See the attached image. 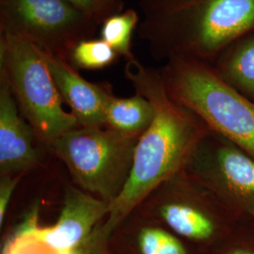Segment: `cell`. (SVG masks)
<instances>
[{
  "label": "cell",
  "mask_w": 254,
  "mask_h": 254,
  "mask_svg": "<svg viewBox=\"0 0 254 254\" xmlns=\"http://www.w3.org/2000/svg\"><path fill=\"white\" fill-rule=\"evenodd\" d=\"M125 74L135 91L152 103L154 117L137 141L129 180L109 206L104 226L110 236L157 186L185 169L200 140L213 132L197 114L170 96L159 69L133 58L127 61Z\"/></svg>",
  "instance_id": "1"
},
{
  "label": "cell",
  "mask_w": 254,
  "mask_h": 254,
  "mask_svg": "<svg viewBox=\"0 0 254 254\" xmlns=\"http://www.w3.org/2000/svg\"><path fill=\"white\" fill-rule=\"evenodd\" d=\"M138 35L158 62L191 59L211 64L254 32V0H141Z\"/></svg>",
  "instance_id": "2"
},
{
  "label": "cell",
  "mask_w": 254,
  "mask_h": 254,
  "mask_svg": "<svg viewBox=\"0 0 254 254\" xmlns=\"http://www.w3.org/2000/svg\"><path fill=\"white\" fill-rule=\"evenodd\" d=\"M171 97L254 158V102L221 80L208 64L172 59L159 68Z\"/></svg>",
  "instance_id": "3"
},
{
  "label": "cell",
  "mask_w": 254,
  "mask_h": 254,
  "mask_svg": "<svg viewBox=\"0 0 254 254\" xmlns=\"http://www.w3.org/2000/svg\"><path fill=\"white\" fill-rule=\"evenodd\" d=\"M0 78L9 86L21 114L49 150L64 133L79 127L64 108L46 56L26 38L0 30Z\"/></svg>",
  "instance_id": "4"
},
{
  "label": "cell",
  "mask_w": 254,
  "mask_h": 254,
  "mask_svg": "<svg viewBox=\"0 0 254 254\" xmlns=\"http://www.w3.org/2000/svg\"><path fill=\"white\" fill-rule=\"evenodd\" d=\"M191 245L214 251L242 218L184 170L157 186L136 208Z\"/></svg>",
  "instance_id": "5"
},
{
  "label": "cell",
  "mask_w": 254,
  "mask_h": 254,
  "mask_svg": "<svg viewBox=\"0 0 254 254\" xmlns=\"http://www.w3.org/2000/svg\"><path fill=\"white\" fill-rule=\"evenodd\" d=\"M138 139L106 127H78L49 151L65 164L75 186L111 204L129 180Z\"/></svg>",
  "instance_id": "6"
},
{
  "label": "cell",
  "mask_w": 254,
  "mask_h": 254,
  "mask_svg": "<svg viewBox=\"0 0 254 254\" xmlns=\"http://www.w3.org/2000/svg\"><path fill=\"white\" fill-rule=\"evenodd\" d=\"M99 22L64 0H0V29L26 38L44 53L68 61Z\"/></svg>",
  "instance_id": "7"
},
{
  "label": "cell",
  "mask_w": 254,
  "mask_h": 254,
  "mask_svg": "<svg viewBox=\"0 0 254 254\" xmlns=\"http://www.w3.org/2000/svg\"><path fill=\"white\" fill-rule=\"evenodd\" d=\"M184 171L236 217L254 216V158L227 137L216 132L204 136Z\"/></svg>",
  "instance_id": "8"
},
{
  "label": "cell",
  "mask_w": 254,
  "mask_h": 254,
  "mask_svg": "<svg viewBox=\"0 0 254 254\" xmlns=\"http://www.w3.org/2000/svg\"><path fill=\"white\" fill-rule=\"evenodd\" d=\"M110 204L75 185L64 190L63 208L51 227L38 226L26 233L58 254H64L81 243L109 215Z\"/></svg>",
  "instance_id": "9"
},
{
  "label": "cell",
  "mask_w": 254,
  "mask_h": 254,
  "mask_svg": "<svg viewBox=\"0 0 254 254\" xmlns=\"http://www.w3.org/2000/svg\"><path fill=\"white\" fill-rule=\"evenodd\" d=\"M34 129L21 114L8 84L0 78V177L23 176L37 168L42 153Z\"/></svg>",
  "instance_id": "10"
},
{
  "label": "cell",
  "mask_w": 254,
  "mask_h": 254,
  "mask_svg": "<svg viewBox=\"0 0 254 254\" xmlns=\"http://www.w3.org/2000/svg\"><path fill=\"white\" fill-rule=\"evenodd\" d=\"M46 56L59 92L80 127H105V113L112 94L109 85H101L83 78L68 61Z\"/></svg>",
  "instance_id": "11"
},
{
  "label": "cell",
  "mask_w": 254,
  "mask_h": 254,
  "mask_svg": "<svg viewBox=\"0 0 254 254\" xmlns=\"http://www.w3.org/2000/svg\"><path fill=\"white\" fill-rule=\"evenodd\" d=\"M114 231L128 238L133 254H193L190 243L136 210H133Z\"/></svg>",
  "instance_id": "12"
},
{
  "label": "cell",
  "mask_w": 254,
  "mask_h": 254,
  "mask_svg": "<svg viewBox=\"0 0 254 254\" xmlns=\"http://www.w3.org/2000/svg\"><path fill=\"white\" fill-rule=\"evenodd\" d=\"M209 65L221 80L254 102V32L228 46Z\"/></svg>",
  "instance_id": "13"
},
{
  "label": "cell",
  "mask_w": 254,
  "mask_h": 254,
  "mask_svg": "<svg viewBox=\"0 0 254 254\" xmlns=\"http://www.w3.org/2000/svg\"><path fill=\"white\" fill-rule=\"evenodd\" d=\"M154 117L152 103L135 92L130 97H109L105 113V127L124 136L139 138L151 126Z\"/></svg>",
  "instance_id": "14"
},
{
  "label": "cell",
  "mask_w": 254,
  "mask_h": 254,
  "mask_svg": "<svg viewBox=\"0 0 254 254\" xmlns=\"http://www.w3.org/2000/svg\"><path fill=\"white\" fill-rule=\"evenodd\" d=\"M140 18L134 9H127L111 15L101 25L100 37L120 57L127 61L135 58L132 53L133 33L138 27Z\"/></svg>",
  "instance_id": "15"
},
{
  "label": "cell",
  "mask_w": 254,
  "mask_h": 254,
  "mask_svg": "<svg viewBox=\"0 0 254 254\" xmlns=\"http://www.w3.org/2000/svg\"><path fill=\"white\" fill-rule=\"evenodd\" d=\"M120 55L102 39H86L75 45L68 62L73 68L101 70L118 61Z\"/></svg>",
  "instance_id": "16"
},
{
  "label": "cell",
  "mask_w": 254,
  "mask_h": 254,
  "mask_svg": "<svg viewBox=\"0 0 254 254\" xmlns=\"http://www.w3.org/2000/svg\"><path fill=\"white\" fill-rule=\"evenodd\" d=\"M212 254H254V217L242 218Z\"/></svg>",
  "instance_id": "17"
},
{
  "label": "cell",
  "mask_w": 254,
  "mask_h": 254,
  "mask_svg": "<svg viewBox=\"0 0 254 254\" xmlns=\"http://www.w3.org/2000/svg\"><path fill=\"white\" fill-rule=\"evenodd\" d=\"M86 15L99 22L124 10L123 0H64Z\"/></svg>",
  "instance_id": "18"
},
{
  "label": "cell",
  "mask_w": 254,
  "mask_h": 254,
  "mask_svg": "<svg viewBox=\"0 0 254 254\" xmlns=\"http://www.w3.org/2000/svg\"><path fill=\"white\" fill-rule=\"evenodd\" d=\"M104 222L105 220L94 228L91 235L81 243L69 252L60 254H110L109 246L110 235L106 231Z\"/></svg>",
  "instance_id": "19"
},
{
  "label": "cell",
  "mask_w": 254,
  "mask_h": 254,
  "mask_svg": "<svg viewBox=\"0 0 254 254\" xmlns=\"http://www.w3.org/2000/svg\"><path fill=\"white\" fill-rule=\"evenodd\" d=\"M21 176H1L0 177V226L6 218L7 210L11 200L12 194L15 190Z\"/></svg>",
  "instance_id": "20"
},
{
  "label": "cell",
  "mask_w": 254,
  "mask_h": 254,
  "mask_svg": "<svg viewBox=\"0 0 254 254\" xmlns=\"http://www.w3.org/2000/svg\"></svg>",
  "instance_id": "21"
}]
</instances>
